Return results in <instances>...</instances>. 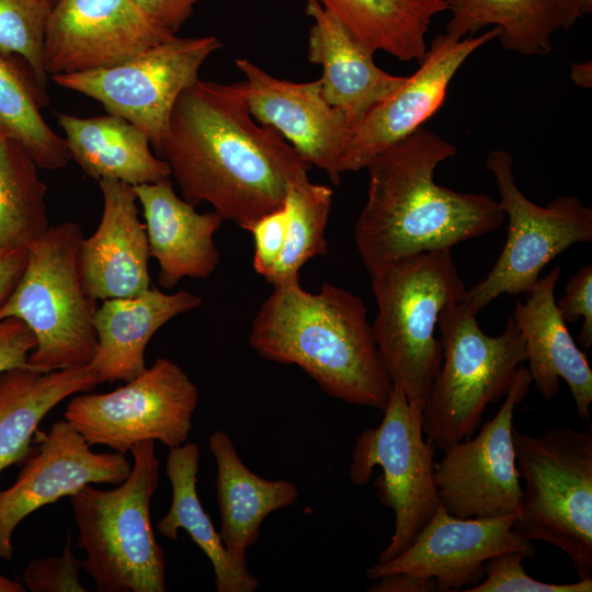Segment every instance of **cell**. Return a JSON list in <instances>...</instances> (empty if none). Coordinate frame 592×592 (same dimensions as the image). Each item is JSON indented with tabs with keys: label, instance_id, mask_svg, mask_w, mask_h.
Wrapping results in <instances>:
<instances>
[{
	"label": "cell",
	"instance_id": "46",
	"mask_svg": "<svg viewBox=\"0 0 592 592\" xmlns=\"http://www.w3.org/2000/svg\"><path fill=\"white\" fill-rule=\"evenodd\" d=\"M5 137H8V136L5 135V133L3 132V129L0 126V140L5 138Z\"/></svg>",
	"mask_w": 592,
	"mask_h": 592
},
{
	"label": "cell",
	"instance_id": "25",
	"mask_svg": "<svg viewBox=\"0 0 592 592\" xmlns=\"http://www.w3.org/2000/svg\"><path fill=\"white\" fill-rule=\"evenodd\" d=\"M58 124L71 159L96 181L111 179L135 186L171 175L166 160L151 152L147 134L121 116L109 113L79 117L64 113L58 114Z\"/></svg>",
	"mask_w": 592,
	"mask_h": 592
},
{
	"label": "cell",
	"instance_id": "39",
	"mask_svg": "<svg viewBox=\"0 0 592 592\" xmlns=\"http://www.w3.org/2000/svg\"><path fill=\"white\" fill-rule=\"evenodd\" d=\"M159 26L177 34L202 0H134Z\"/></svg>",
	"mask_w": 592,
	"mask_h": 592
},
{
	"label": "cell",
	"instance_id": "36",
	"mask_svg": "<svg viewBox=\"0 0 592 592\" xmlns=\"http://www.w3.org/2000/svg\"><path fill=\"white\" fill-rule=\"evenodd\" d=\"M288 215L283 203L278 208L267 213L250 228L253 235V269L264 278L277 262L286 240Z\"/></svg>",
	"mask_w": 592,
	"mask_h": 592
},
{
	"label": "cell",
	"instance_id": "19",
	"mask_svg": "<svg viewBox=\"0 0 592 592\" xmlns=\"http://www.w3.org/2000/svg\"><path fill=\"white\" fill-rule=\"evenodd\" d=\"M98 182L103 196L101 220L93 235L83 237L79 250L83 288L95 300L138 295L151 285L149 244L136 193L122 181Z\"/></svg>",
	"mask_w": 592,
	"mask_h": 592
},
{
	"label": "cell",
	"instance_id": "26",
	"mask_svg": "<svg viewBox=\"0 0 592 592\" xmlns=\"http://www.w3.org/2000/svg\"><path fill=\"white\" fill-rule=\"evenodd\" d=\"M99 384L89 365L50 372L27 366L0 374V473L25 462L39 423L54 407Z\"/></svg>",
	"mask_w": 592,
	"mask_h": 592
},
{
	"label": "cell",
	"instance_id": "2",
	"mask_svg": "<svg viewBox=\"0 0 592 592\" xmlns=\"http://www.w3.org/2000/svg\"><path fill=\"white\" fill-rule=\"evenodd\" d=\"M456 147L421 127L367 164L366 202L354 239L368 274L399 259L442 249L499 229V202L435 183L436 168Z\"/></svg>",
	"mask_w": 592,
	"mask_h": 592
},
{
	"label": "cell",
	"instance_id": "6",
	"mask_svg": "<svg viewBox=\"0 0 592 592\" xmlns=\"http://www.w3.org/2000/svg\"><path fill=\"white\" fill-rule=\"evenodd\" d=\"M82 239L75 221L50 226L27 247L24 271L0 306V319H19L34 334L27 365L39 372L89 365L96 351L99 306L80 277Z\"/></svg>",
	"mask_w": 592,
	"mask_h": 592
},
{
	"label": "cell",
	"instance_id": "7",
	"mask_svg": "<svg viewBox=\"0 0 592 592\" xmlns=\"http://www.w3.org/2000/svg\"><path fill=\"white\" fill-rule=\"evenodd\" d=\"M442 364L422 411L423 433L444 451L469 439L486 408L508 394L526 361L523 337L510 317L504 331L487 335L465 301H452L440 312Z\"/></svg>",
	"mask_w": 592,
	"mask_h": 592
},
{
	"label": "cell",
	"instance_id": "20",
	"mask_svg": "<svg viewBox=\"0 0 592 592\" xmlns=\"http://www.w3.org/2000/svg\"><path fill=\"white\" fill-rule=\"evenodd\" d=\"M560 272L557 265L538 278L525 294V301H516L512 317L525 343L532 383L542 397H556L562 378L573 396L578 415L589 421L592 369L556 305L555 287Z\"/></svg>",
	"mask_w": 592,
	"mask_h": 592
},
{
	"label": "cell",
	"instance_id": "9",
	"mask_svg": "<svg viewBox=\"0 0 592 592\" xmlns=\"http://www.w3.org/2000/svg\"><path fill=\"white\" fill-rule=\"evenodd\" d=\"M422 409L411 406L394 384L380 423L356 439L349 468L351 482L363 486L375 467L382 468L374 486L379 501L395 513V530L378 561L406 550L440 506L435 483L434 446L423 436Z\"/></svg>",
	"mask_w": 592,
	"mask_h": 592
},
{
	"label": "cell",
	"instance_id": "18",
	"mask_svg": "<svg viewBox=\"0 0 592 592\" xmlns=\"http://www.w3.org/2000/svg\"><path fill=\"white\" fill-rule=\"evenodd\" d=\"M236 66L244 75L243 94L254 119L277 130L305 161L340 184L350 126L323 96L320 80L280 79L247 58L237 59Z\"/></svg>",
	"mask_w": 592,
	"mask_h": 592
},
{
	"label": "cell",
	"instance_id": "24",
	"mask_svg": "<svg viewBox=\"0 0 592 592\" xmlns=\"http://www.w3.org/2000/svg\"><path fill=\"white\" fill-rule=\"evenodd\" d=\"M208 448L216 462V496L220 512V537L228 554L247 566V549L260 537L265 517L295 503L298 490L288 480H267L251 471L239 457L230 436L214 431Z\"/></svg>",
	"mask_w": 592,
	"mask_h": 592
},
{
	"label": "cell",
	"instance_id": "13",
	"mask_svg": "<svg viewBox=\"0 0 592 592\" xmlns=\"http://www.w3.org/2000/svg\"><path fill=\"white\" fill-rule=\"evenodd\" d=\"M531 384L530 372L522 364L496 415L475 437L445 448L435 463L440 505L448 514L489 519L520 513L522 488L512 437L513 414Z\"/></svg>",
	"mask_w": 592,
	"mask_h": 592
},
{
	"label": "cell",
	"instance_id": "15",
	"mask_svg": "<svg viewBox=\"0 0 592 592\" xmlns=\"http://www.w3.org/2000/svg\"><path fill=\"white\" fill-rule=\"evenodd\" d=\"M174 35L134 0H57L46 23L44 68L50 78L111 68Z\"/></svg>",
	"mask_w": 592,
	"mask_h": 592
},
{
	"label": "cell",
	"instance_id": "23",
	"mask_svg": "<svg viewBox=\"0 0 592 592\" xmlns=\"http://www.w3.org/2000/svg\"><path fill=\"white\" fill-rule=\"evenodd\" d=\"M202 303L194 293L167 294L155 286L135 296L103 300L94 316L98 346L90 368L101 384L133 379L147 367L145 352L152 335Z\"/></svg>",
	"mask_w": 592,
	"mask_h": 592
},
{
	"label": "cell",
	"instance_id": "28",
	"mask_svg": "<svg viewBox=\"0 0 592 592\" xmlns=\"http://www.w3.org/2000/svg\"><path fill=\"white\" fill-rule=\"evenodd\" d=\"M200 458V446L195 442L170 448L166 473L172 498L157 530L170 540L178 539L179 530L187 532L213 565L217 592H254L259 587L258 579L247 566L239 565L228 554L220 534L202 506L196 489Z\"/></svg>",
	"mask_w": 592,
	"mask_h": 592
},
{
	"label": "cell",
	"instance_id": "45",
	"mask_svg": "<svg viewBox=\"0 0 592 592\" xmlns=\"http://www.w3.org/2000/svg\"><path fill=\"white\" fill-rule=\"evenodd\" d=\"M44 1L46 4H48L49 7H53V4L57 1V0H42Z\"/></svg>",
	"mask_w": 592,
	"mask_h": 592
},
{
	"label": "cell",
	"instance_id": "32",
	"mask_svg": "<svg viewBox=\"0 0 592 592\" xmlns=\"http://www.w3.org/2000/svg\"><path fill=\"white\" fill-rule=\"evenodd\" d=\"M0 126L42 169L58 170L71 159L65 138L45 122L33 93L14 68L1 57Z\"/></svg>",
	"mask_w": 592,
	"mask_h": 592
},
{
	"label": "cell",
	"instance_id": "35",
	"mask_svg": "<svg viewBox=\"0 0 592 592\" xmlns=\"http://www.w3.org/2000/svg\"><path fill=\"white\" fill-rule=\"evenodd\" d=\"M80 560L71 550L70 537L59 557L31 560L22 574L23 585L31 592H84L79 579Z\"/></svg>",
	"mask_w": 592,
	"mask_h": 592
},
{
	"label": "cell",
	"instance_id": "31",
	"mask_svg": "<svg viewBox=\"0 0 592 592\" xmlns=\"http://www.w3.org/2000/svg\"><path fill=\"white\" fill-rule=\"evenodd\" d=\"M332 197L331 187L311 182L308 175L289 183L284 198L288 215L285 244L265 277L272 286L299 281L300 269L310 259L327 253L326 228Z\"/></svg>",
	"mask_w": 592,
	"mask_h": 592
},
{
	"label": "cell",
	"instance_id": "12",
	"mask_svg": "<svg viewBox=\"0 0 592 592\" xmlns=\"http://www.w3.org/2000/svg\"><path fill=\"white\" fill-rule=\"evenodd\" d=\"M221 47L214 35H174L114 67L56 75L52 80L135 124L158 149L178 98L198 79L205 60Z\"/></svg>",
	"mask_w": 592,
	"mask_h": 592
},
{
	"label": "cell",
	"instance_id": "30",
	"mask_svg": "<svg viewBox=\"0 0 592 592\" xmlns=\"http://www.w3.org/2000/svg\"><path fill=\"white\" fill-rule=\"evenodd\" d=\"M36 167L18 141L0 140V248H27L50 227Z\"/></svg>",
	"mask_w": 592,
	"mask_h": 592
},
{
	"label": "cell",
	"instance_id": "27",
	"mask_svg": "<svg viewBox=\"0 0 592 592\" xmlns=\"http://www.w3.org/2000/svg\"><path fill=\"white\" fill-rule=\"evenodd\" d=\"M446 34L460 39L492 26L502 46L524 56L551 52L554 35L583 15L579 0H445Z\"/></svg>",
	"mask_w": 592,
	"mask_h": 592
},
{
	"label": "cell",
	"instance_id": "1",
	"mask_svg": "<svg viewBox=\"0 0 592 592\" xmlns=\"http://www.w3.org/2000/svg\"><path fill=\"white\" fill-rule=\"evenodd\" d=\"M157 151L185 201L208 203L247 231L282 206L289 183L310 169L277 130L254 119L242 81L198 78L187 87Z\"/></svg>",
	"mask_w": 592,
	"mask_h": 592
},
{
	"label": "cell",
	"instance_id": "41",
	"mask_svg": "<svg viewBox=\"0 0 592 592\" xmlns=\"http://www.w3.org/2000/svg\"><path fill=\"white\" fill-rule=\"evenodd\" d=\"M368 592H434L437 591L433 578L418 577L407 572L383 576L376 580Z\"/></svg>",
	"mask_w": 592,
	"mask_h": 592
},
{
	"label": "cell",
	"instance_id": "34",
	"mask_svg": "<svg viewBox=\"0 0 592 592\" xmlns=\"http://www.w3.org/2000/svg\"><path fill=\"white\" fill-rule=\"evenodd\" d=\"M526 557L516 551L490 558L483 567L485 581L466 592H591L592 579H579L573 583H547L532 578L523 567Z\"/></svg>",
	"mask_w": 592,
	"mask_h": 592
},
{
	"label": "cell",
	"instance_id": "33",
	"mask_svg": "<svg viewBox=\"0 0 592 592\" xmlns=\"http://www.w3.org/2000/svg\"><path fill=\"white\" fill-rule=\"evenodd\" d=\"M50 8L42 0H0V54L24 58L41 87L48 78L43 55Z\"/></svg>",
	"mask_w": 592,
	"mask_h": 592
},
{
	"label": "cell",
	"instance_id": "44",
	"mask_svg": "<svg viewBox=\"0 0 592 592\" xmlns=\"http://www.w3.org/2000/svg\"><path fill=\"white\" fill-rule=\"evenodd\" d=\"M581 14H590L592 12V0H579Z\"/></svg>",
	"mask_w": 592,
	"mask_h": 592
},
{
	"label": "cell",
	"instance_id": "37",
	"mask_svg": "<svg viewBox=\"0 0 592 592\" xmlns=\"http://www.w3.org/2000/svg\"><path fill=\"white\" fill-rule=\"evenodd\" d=\"M566 294L556 300L563 320L574 323L579 318H583L578 341L590 349L592 346V265L580 267L570 277L565 286Z\"/></svg>",
	"mask_w": 592,
	"mask_h": 592
},
{
	"label": "cell",
	"instance_id": "40",
	"mask_svg": "<svg viewBox=\"0 0 592 592\" xmlns=\"http://www.w3.org/2000/svg\"><path fill=\"white\" fill-rule=\"evenodd\" d=\"M27 261V248H0V306L19 282Z\"/></svg>",
	"mask_w": 592,
	"mask_h": 592
},
{
	"label": "cell",
	"instance_id": "42",
	"mask_svg": "<svg viewBox=\"0 0 592 592\" xmlns=\"http://www.w3.org/2000/svg\"><path fill=\"white\" fill-rule=\"evenodd\" d=\"M570 79L579 87L590 88L592 86V66L589 62H573L570 66Z\"/></svg>",
	"mask_w": 592,
	"mask_h": 592
},
{
	"label": "cell",
	"instance_id": "14",
	"mask_svg": "<svg viewBox=\"0 0 592 592\" xmlns=\"http://www.w3.org/2000/svg\"><path fill=\"white\" fill-rule=\"evenodd\" d=\"M33 441L16 480L0 490V558L7 561L13 558V532L27 515L87 485H119L133 467L125 454L91 451L66 419L54 422L47 432L37 431Z\"/></svg>",
	"mask_w": 592,
	"mask_h": 592
},
{
	"label": "cell",
	"instance_id": "38",
	"mask_svg": "<svg viewBox=\"0 0 592 592\" xmlns=\"http://www.w3.org/2000/svg\"><path fill=\"white\" fill-rule=\"evenodd\" d=\"M36 340L27 326L15 318L0 319V374L27 367V358Z\"/></svg>",
	"mask_w": 592,
	"mask_h": 592
},
{
	"label": "cell",
	"instance_id": "17",
	"mask_svg": "<svg viewBox=\"0 0 592 592\" xmlns=\"http://www.w3.org/2000/svg\"><path fill=\"white\" fill-rule=\"evenodd\" d=\"M516 514L489 519H460L441 505L412 544L398 556L366 570L369 580L407 572L433 578L437 591H458L477 584L492 557L516 551L535 555L533 540L516 528Z\"/></svg>",
	"mask_w": 592,
	"mask_h": 592
},
{
	"label": "cell",
	"instance_id": "5",
	"mask_svg": "<svg viewBox=\"0 0 592 592\" xmlns=\"http://www.w3.org/2000/svg\"><path fill=\"white\" fill-rule=\"evenodd\" d=\"M129 476L116 488L84 486L70 496L82 569L99 592H164L166 562L150 521V502L159 481L153 441L132 447Z\"/></svg>",
	"mask_w": 592,
	"mask_h": 592
},
{
	"label": "cell",
	"instance_id": "3",
	"mask_svg": "<svg viewBox=\"0 0 592 592\" xmlns=\"http://www.w3.org/2000/svg\"><path fill=\"white\" fill-rule=\"evenodd\" d=\"M250 345L264 358L299 366L327 395L384 411L392 382L382 361L367 308L352 292L299 281L273 286L257 311Z\"/></svg>",
	"mask_w": 592,
	"mask_h": 592
},
{
	"label": "cell",
	"instance_id": "43",
	"mask_svg": "<svg viewBox=\"0 0 592 592\" xmlns=\"http://www.w3.org/2000/svg\"><path fill=\"white\" fill-rule=\"evenodd\" d=\"M25 587L14 580H11L0 573V592H24Z\"/></svg>",
	"mask_w": 592,
	"mask_h": 592
},
{
	"label": "cell",
	"instance_id": "4",
	"mask_svg": "<svg viewBox=\"0 0 592 592\" xmlns=\"http://www.w3.org/2000/svg\"><path fill=\"white\" fill-rule=\"evenodd\" d=\"M451 251L409 255L369 274L382 361L392 384L422 410L442 364V344L434 335L440 312L467 293Z\"/></svg>",
	"mask_w": 592,
	"mask_h": 592
},
{
	"label": "cell",
	"instance_id": "11",
	"mask_svg": "<svg viewBox=\"0 0 592 592\" xmlns=\"http://www.w3.org/2000/svg\"><path fill=\"white\" fill-rule=\"evenodd\" d=\"M197 403V387L184 369L158 357L112 391L77 394L64 419L90 446L104 445L126 454L144 441H159L169 448L184 444Z\"/></svg>",
	"mask_w": 592,
	"mask_h": 592
},
{
	"label": "cell",
	"instance_id": "10",
	"mask_svg": "<svg viewBox=\"0 0 592 592\" xmlns=\"http://www.w3.org/2000/svg\"><path fill=\"white\" fill-rule=\"evenodd\" d=\"M486 167L494 177L509 225L493 267L467 289L464 301L476 315L502 294H526L555 257L574 243L592 241V209L580 198L558 196L546 206L533 203L519 189L512 155L505 150H492Z\"/></svg>",
	"mask_w": 592,
	"mask_h": 592
},
{
	"label": "cell",
	"instance_id": "29",
	"mask_svg": "<svg viewBox=\"0 0 592 592\" xmlns=\"http://www.w3.org/2000/svg\"><path fill=\"white\" fill-rule=\"evenodd\" d=\"M337 18L374 53L401 61H420L435 15L447 11L445 0H314Z\"/></svg>",
	"mask_w": 592,
	"mask_h": 592
},
{
	"label": "cell",
	"instance_id": "21",
	"mask_svg": "<svg viewBox=\"0 0 592 592\" xmlns=\"http://www.w3.org/2000/svg\"><path fill=\"white\" fill-rule=\"evenodd\" d=\"M133 187L144 210L150 257L159 264L160 287L209 277L220 262L214 235L224 219L214 210L196 212L177 195L169 178Z\"/></svg>",
	"mask_w": 592,
	"mask_h": 592
},
{
	"label": "cell",
	"instance_id": "22",
	"mask_svg": "<svg viewBox=\"0 0 592 592\" xmlns=\"http://www.w3.org/2000/svg\"><path fill=\"white\" fill-rule=\"evenodd\" d=\"M312 19L308 59L322 68L319 78L326 100L339 109L349 126L396 91L407 76L391 75L374 61V52L353 36L318 2L306 0Z\"/></svg>",
	"mask_w": 592,
	"mask_h": 592
},
{
	"label": "cell",
	"instance_id": "16",
	"mask_svg": "<svg viewBox=\"0 0 592 592\" xmlns=\"http://www.w3.org/2000/svg\"><path fill=\"white\" fill-rule=\"evenodd\" d=\"M498 35L496 27L477 37L460 39L446 33L436 35L419 61V68L350 127L340 173L365 169L377 155L420 129L444 103L451 81L462 65Z\"/></svg>",
	"mask_w": 592,
	"mask_h": 592
},
{
	"label": "cell",
	"instance_id": "8",
	"mask_svg": "<svg viewBox=\"0 0 592 592\" xmlns=\"http://www.w3.org/2000/svg\"><path fill=\"white\" fill-rule=\"evenodd\" d=\"M524 479L514 528L558 547L579 579H592V430L558 426L533 436L512 430Z\"/></svg>",
	"mask_w": 592,
	"mask_h": 592
}]
</instances>
